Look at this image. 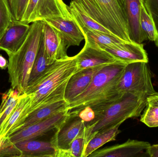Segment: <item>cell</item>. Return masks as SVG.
I'll return each mask as SVG.
<instances>
[{"label": "cell", "instance_id": "5bb4252c", "mask_svg": "<svg viewBox=\"0 0 158 157\" xmlns=\"http://www.w3.org/2000/svg\"><path fill=\"white\" fill-rule=\"evenodd\" d=\"M148 142L129 139L127 142L100 150H97L91 154L90 157H133L140 156L148 147Z\"/></svg>", "mask_w": 158, "mask_h": 157}, {"label": "cell", "instance_id": "d6a6232c", "mask_svg": "<svg viewBox=\"0 0 158 157\" xmlns=\"http://www.w3.org/2000/svg\"><path fill=\"white\" fill-rule=\"evenodd\" d=\"M146 153L149 156L158 157V144L150 145L147 149Z\"/></svg>", "mask_w": 158, "mask_h": 157}, {"label": "cell", "instance_id": "5b68a950", "mask_svg": "<svg viewBox=\"0 0 158 157\" xmlns=\"http://www.w3.org/2000/svg\"><path fill=\"white\" fill-rule=\"evenodd\" d=\"M93 19L114 36L126 41L130 38L126 0H77Z\"/></svg>", "mask_w": 158, "mask_h": 157}, {"label": "cell", "instance_id": "1f68e13d", "mask_svg": "<svg viewBox=\"0 0 158 157\" xmlns=\"http://www.w3.org/2000/svg\"><path fill=\"white\" fill-rule=\"evenodd\" d=\"M77 114L80 119L84 122L85 124L92 122L96 117L95 113L94 110L89 107L84 108L79 112Z\"/></svg>", "mask_w": 158, "mask_h": 157}, {"label": "cell", "instance_id": "44dd1931", "mask_svg": "<svg viewBox=\"0 0 158 157\" xmlns=\"http://www.w3.org/2000/svg\"><path fill=\"white\" fill-rule=\"evenodd\" d=\"M68 103L65 100H63L40 107L29 114L20 130L68 110Z\"/></svg>", "mask_w": 158, "mask_h": 157}, {"label": "cell", "instance_id": "e0dca14e", "mask_svg": "<svg viewBox=\"0 0 158 157\" xmlns=\"http://www.w3.org/2000/svg\"><path fill=\"white\" fill-rule=\"evenodd\" d=\"M103 66L86 68L76 72L67 84L65 100L69 103L82 94L89 86L95 74Z\"/></svg>", "mask_w": 158, "mask_h": 157}, {"label": "cell", "instance_id": "6da1fadb", "mask_svg": "<svg viewBox=\"0 0 158 157\" xmlns=\"http://www.w3.org/2000/svg\"><path fill=\"white\" fill-rule=\"evenodd\" d=\"M127 65L117 61L101 67L88 88L69 102V113L77 114L84 108L89 107L94 111L95 119L118 101L124 93L118 89V84Z\"/></svg>", "mask_w": 158, "mask_h": 157}, {"label": "cell", "instance_id": "d590c367", "mask_svg": "<svg viewBox=\"0 0 158 157\" xmlns=\"http://www.w3.org/2000/svg\"><path fill=\"white\" fill-rule=\"evenodd\" d=\"M3 137H2V136L1 135V134H0V145H1V143H2V140Z\"/></svg>", "mask_w": 158, "mask_h": 157}, {"label": "cell", "instance_id": "9c48e42d", "mask_svg": "<svg viewBox=\"0 0 158 157\" xmlns=\"http://www.w3.org/2000/svg\"><path fill=\"white\" fill-rule=\"evenodd\" d=\"M85 124L78 115L69 113V116L55 131L51 138L56 150H65L69 148L73 141L77 137H84Z\"/></svg>", "mask_w": 158, "mask_h": 157}, {"label": "cell", "instance_id": "cb8c5ba5", "mask_svg": "<svg viewBox=\"0 0 158 157\" xmlns=\"http://www.w3.org/2000/svg\"><path fill=\"white\" fill-rule=\"evenodd\" d=\"M49 65L47 64V55L42 33L38 53L31 69L27 88L32 85L43 74Z\"/></svg>", "mask_w": 158, "mask_h": 157}, {"label": "cell", "instance_id": "d4e9b609", "mask_svg": "<svg viewBox=\"0 0 158 157\" xmlns=\"http://www.w3.org/2000/svg\"><path fill=\"white\" fill-rule=\"evenodd\" d=\"M141 23L143 31L148 40L155 41L156 39V31L154 22L148 12L145 0L142 3Z\"/></svg>", "mask_w": 158, "mask_h": 157}, {"label": "cell", "instance_id": "8fae6325", "mask_svg": "<svg viewBox=\"0 0 158 157\" xmlns=\"http://www.w3.org/2000/svg\"><path fill=\"white\" fill-rule=\"evenodd\" d=\"M43 37L47 58V64L51 65L57 60L68 57V48L63 37L54 28L43 21Z\"/></svg>", "mask_w": 158, "mask_h": 157}, {"label": "cell", "instance_id": "836d02e7", "mask_svg": "<svg viewBox=\"0 0 158 157\" xmlns=\"http://www.w3.org/2000/svg\"><path fill=\"white\" fill-rule=\"evenodd\" d=\"M147 101V104L158 106V93L156 95H152L148 97Z\"/></svg>", "mask_w": 158, "mask_h": 157}, {"label": "cell", "instance_id": "7402d4cb", "mask_svg": "<svg viewBox=\"0 0 158 157\" xmlns=\"http://www.w3.org/2000/svg\"><path fill=\"white\" fill-rule=\"evenodd\" d=\"M81 29L85 36V43L101 49L127 42L114 35L86 28H82Z\"/></svg>", "mask_w": 158, "mask_h": 157}, {"label": "cell", "instance_id": "d6986e66", "mask_svg": "<svg viewBox=\"0 0 158 157\" xmlns=\"http://www.w3.org/2000/svg\"><path fill=\"white\" fill-rule=\"evenodd\" d=\"M22 152V157H56V148L52 140H26L15 143Z\"/></svg>", "mask_w": 158, "mask_h": 157}, {"label": "cell", "instance_id": "8992f818", "mask_svg": "<svg viewBox=\"0 0 158 157\" xmlns=\"http://www.w3.org/2000/svg\"><path fill=\"white\" fill-rule=\"evenodd\" d=\"M148 63H132L126 65L118 84L120 92L134 93L148 97L157 94L153 86Z\"/></svg>", "mask_w": 158, "mask_h": 157}, {"label": "cell", "instance_id": "52a82bcc", "mask_svg": "<svg viewBox=\"0 0 158 157\" xmlns=\"http://www.w3.org/2000/svg\"><path fill=\"white\" fill-rule=\"evenodd\" d=\"M72 17L68 6L63 0H29L20 21L30 24L35 21Z\"/></svg>", "mask_w": 158, "mask_h": 157}, {"label": "cell", "instance_id": "ac0fdd59", "mask_svg": "<svg viewBox=\"0 0 158 157\" xmlns=\"http://www.w3.org/2000/svg\"><path fill=\"white\" fill-rule=\"evenodd\" d=\"M143 0H126L129 32L131 40L142 43L148 40L141 26L142 5Z\"/></svg>", "mask_w": 158, "mask_h": 157}, {"label": "cell", "instance_id": "f1b7e54d", "mask_svg": "<svg viewBox=\"0 0 158 157\" xmlns=\"http://www.w3.org/2000/svg\"><path fill=\"white\" fill-rule=\"evenodd\" d=\"M0 157H22V152L7 137H3L0 145Z\"/></svg>", "mask_w": 158, "mask_h": 157}, {"label": "cell", "instance_id": "9a60e30c", "mask_svg": "<svg viewBox=\"0 0 158 157\" xmlns=\"http://www.w3.org/2000/svg\"><path fill=\"white\" fill-rule=\"evenodd\" d=\"M44 22L54 28L61 34L68 48L79 46L85 36L73 17L67 18L47 19Z\"/></svg>", "mask_w": 158, "mask_h": 157}, {"label": "cell", "instance_id": "7c38bea8", "mask_svg": "<svg viewBox=\"0 0 158 157\" xmlns=\"http://www.w3.org/2000/svg\"><path fill=\"white\" fill-rule=\"evenodd\" d=\"M75 57L77 65L76 72L86 68L110 64L117 61L105 50L86 43Z\"/></svg>", "mask_w": 158, "mask_h": 157}, {"label": "cell", "instance_id": "f546056e", "mask_svg": "<svg viewBox=\"0 0 158 157\" xmlns=\"http://www.w3.org/2000/svg\"><path fill=\"white\" fill-rule=\"evenodd\" d=\"M29 0H8L13 18L21 21Z\"/></svg>", "mask_w": 158, "mask_h": 157}, {"label": "cell", "instance_id": "484cf974", "mask_svg": "<svg viewBox=\"0 0 158 157\" xmlns=\"http://www.w3.org/2000/svg\"><path fill=\"white\" fill-rule=\"evenodd\" d=\"M84 151V137L80 136L74 140L69 148L56 150V157H83Z\"/></svg>", "mask_w": 158, "mask_h": 157}, {"label": "cell", "instance_id": "2e32d148", "mask_svg": "<svg viewBox=\"0 0 158 157\" xmlns=\"http://www.w3.org/2000/svg\"><path fill=\"white\" fill-rule=\"evenodd\" d=\"M30 107V97L23 94L15 108L0 131V134L2 137H8L20 130L29 115Z\"/></svg>", "mask_w": 158, "mask_h": 157}, {"label": "cell", "instance_id": "603a6c76", "mask_svg": "<svg viewBox=\"0 0 158 157\" xmlns=\"http://www.w3.org/2000/svg\"><path fill=\"white\" fill-rule=\"evenodd\" d=\"M117 125L110 130L103 132L94 136L89 142L84 149L83 157H89L93 152L98 150L99 147L110 142L115 141L117 135L120 133V131Z\"/></svg>", "mask_w": 158, "mask_h": 157}, {"label": "cell", "instance_id": "7a4b0ae2", "mask_svg": "<svg viewBox=\"0 0 158 157\" xmlns=\"http://www.w3.org/2000/svg\"><path fill=\"white\" fill-rule=\"evenodd\" d=\"M76 57L57 60L24 94L31 98L29 114L42 106L64 99L65 91L70 77L77 72Z\"/></svg>", "mask_w": 158, "mask_h": 157}, {"label": "cell", "instance_id": "ffe728a7", "mask_svg": "<svg viewBox=\"0 0 158 157\" xmlns=\"http://www.w3.org/2000/svg\"><path fill=\"white\" fill-rule=\"evenodd\" d=\"M69 8L71 15L76 20L80 28H86L114 35L109 30L89 16L77 0H72L70 2Z\"/></svg>", "mask_w": 158, "mask_h": 157}, {"label": "cell", "instance_id": "3957f363", "mask_svg": "<svg viewBox=\"0 0 158 157\" xmlns=\"http://www.w3.org/2000/svg\"><path fill=\"white\" fill-rule=\"evenodd\" d=\"M147 98L134 93H124L118 101L85 125L84 149L88 142L97 135L120 125L127 119L140 117L146 106Z\"/></svg>", "mask_w": 158, "mask_h": 157}, {"label": "cell", "instance_id": "4fadbf2b", "mask_svg": "<svg viewBox=\"0 0 158 157\" xmlns=\"http://www.w3.org/2000/svg\"><path fill=\"white\" fill-rule=\"evenodd\" d=\"M102 49L110 53L117 61L126 64L136 62H148V54L143 43L127 41Z\"/></svg>", "mask_w": 158, "mask_h": 157}, {"label": "cell", "instance_id": "4dcf8cb0", "mask_svg": "<svg viewBox=\"0 0 158 157\" xmlns=\"http://www.w3.org/2000/svg\"><path fill=\"white\" fill-rule=\"evenodd\" d=\"M145 3L156 28L157 37L155 42L158 49V0H145Z\"/></svg>", "mask_w": 158, "mask_h": 157}, {"label": "cell", "instance_id": "e575fe53", "mask_svg": "<svg viewBox=\"0 0 158 157\" xmlns=\"http://www.w3.org/2000/svg\"><path fill=\"white\" fill-rule=\"evenodd\" d=\"M8 62L2 54H0V68L5 70L8 67Z\"/></svg>", "mask_w": 158, "mask_h": 157}, {"label": "cell", "instance_id": "83f0119b", "mask_svg": "<svg viewBox=\"0 0 158 157\" xmlns=\"http://www.w3.org/2000/svg\"><path fill=\"white\" fill-rule=\"evenodd\" d=\"M140 121L150 128L158 127V106L147 103Z\"/></svg>", "mask_w": 158, "mask_h": 157}, {"label": "cell", "instance_id": "ba28073f", "mask_svg": "<svg viewBox=\"0 0 158 157\" xmlns=\"http://www.w3.org/2000/svg\"><path fill=\"white\" fill-rule=\"evenodd\" d=\"M68 110L55 114L45 120L33 124L7 137L15 144L42 137L52 131H56L69 116Z\"/></svg>", "mask_w": 158, "mask_h": 157}, {"label": "cell", "instance_id": "277c9868", "mask_svg": "<svg viewBox=\"0 0 158 157\" xmlns=\"http://www.w3.org/2000/svg\"><path fill=\"white\" fill-rule=\"evenodd\" d=\"M43 21H37L30 25L27 37L20 49L9 56L8 73L11 88L23 95L35 61L43 33Z\"/></svg>", "mask_w": 158, "mask_h": 157}, {"label": "cell", "instance_id": "30bf717a", "mask_svg": "<svg viewBox=\"0 0 158 157\" xmlns=\"http://www.w3.org/2000/svg\"><path fill=\"white\" fill-rule=\"evenodd\" d=\"M30 29L28 23L14 20L0 37V50L8 57L15 54L25 42Z\"/></svg>", "mask_w": 158, "mask_h": 157}, {"label": "cell", "instance_id": "4316f807", "mask_svg": "<svg viewBox=\"0 0 158 157\" xmlns=\"http://www.w3.org/2000/svg\"><path fill=\"white\" fill-rule=\"evenodd\" d=\"M14 20L8 0H0V37Z\"/></svg>", "mask_w": 158, "mask_h": 157}]
</instances>
